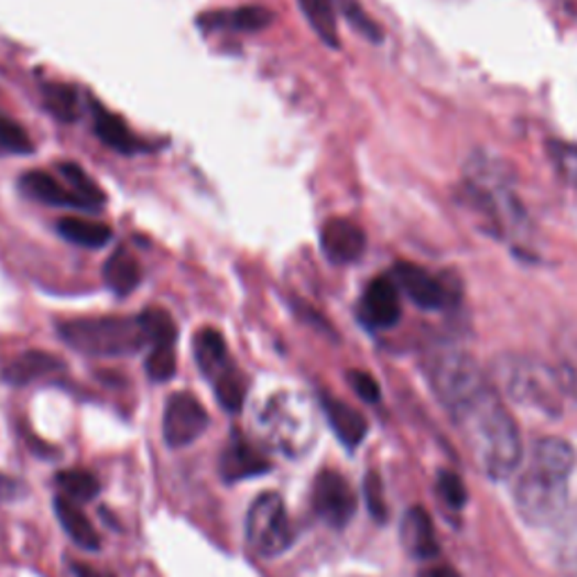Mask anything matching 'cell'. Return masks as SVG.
<instances>
[{
  "label": "cell",
  "instance_id": "cell-22",
  "mask_svg": "<svg viewBox=\"0 0 577 577\" xmlns=\"http://www.w3.org/2000/svg\"><path fill=\"white\" fill-rule=\"evenodd\" d=\"M195 359L202 368V372L210 379H215L221 370L228 368V348L224 336L213 329V327H204L197 331L195 336Z\"/></svg>",
  "mask_w": 577,
  "mask_h": 577
},
{
  "label": "cell",
  "instance_id": "cell-37",
  "mask_svg": "<svg viewBox=\"0 0 577 577\" xmlns=\"http://www.w3.org/2000/svg\"><path fill=\"white\" fill-rule=\"evenodd\" d=\"M73 573H75V577H113V575H107V573L92 568V566H86V564H73Z\"/></svg>",
  "mask_w": 577,
  "mask_h": 577
},
{
  "label": "cell",
  "instance_id": "cell-14",
  "mask_svg": "<svg viewBox=\"0 0 577 577\" xmlns=\"http://www.w3.org/2000/svg\"><path fill=\"white\" fill-rule=\"evenodd\" d=\"M219 469L228 483H235V480H244V478L266 473L271 469V462L249 440L232 436V440L221 451Z\"/></svg>",
  "mask_w": 577,
  "mask_h": 577
},
{
  "label": "cell",
  "instance_id": "cell-30",
  "mask_svg": "<svg viewBox=\"0 0 577 577\" xmlns=\"http://www.w3.org/2000/svg\"><path fill=\"white\" fill-rule=\"evenodd\" d=\"M546 154L555 167V172L577 189V144L566 140H548Z\"/></svg>",
  "mask_w": 577,
  "mask_h": 577
},
{
  "label": "cell",
  "instance_id": "cell-10",
  "mask_svg": "<svg viewBox=\"0 0 577 577\" xmlns=\"http://www.w3.org/2000/svg\"><path fill=\"white\" fill-rule=\"evenodd\" d=\"M393 280L400 292L424 312H440L451 303V292L445 286V282L424 266L398 262L393 269Z\"/></svg>",
  "mask_w": 577,
  "mask_h": 577
},
{
  "label": "cell",
  "instance_id": "cell-16",
  "mask_svg": "<svg viewBox=\"0 0 577 577\" xmlns=\"http://www.w3.org/2000/svg\"><path fill=\"white\" fill-rule=\"evenodd\" d=\"M323 409H325V415L329 420V426L334 428V433L339 436V440L346 447L352 449L366 438L368 422L357 409H352L350 404L336 400V398H325Z\"/></svg>",
  "mask_w": 577,
  "mask_h": 577
},
{
  "label": "cell",
  "instance_id": "cell-19",
  "mask_svg": "<svg viewBox=\"0 0 577 577\" xmlns=\"http://www.w3.org/2000/svg\"><path fill=\"white\" fill-rule=\"evenodd\" d=\"M59 370H64L62 359H57L55 355L41 352V350H30V352H23L21 357H17L6 368L3 377H6V381L17 383V387H23V383L36 381L45 374H53V372H59Z\"/></svg>",
  "mask_w": 577,
  "mask_h": 577
},
{
  "label": "cell",
  "instance_id": "cell-25",
  "mask_svg": "<svg viewBox=\"0 0 577 577\" xmlns=\"http://www.w3.org/2000/svg\"><path fill=\"white\" fill-rule=\"evenodd\" d=\"M138 320L144 329V336H148V344L152 346H174L176 344L178 329H176L174 318L165 309L150 307L138 316Z\"/></svg>",
  "mask_w": 577,
  "mask_h": 577
},
{
  "label": "cell",
  "instance_id": "cell-21",
  "mask_svg": "<svg viewBox=\"0 0 577 577\" xmlns=\"http://www.w3.org/2000/svg\"><path fill=\"white\" fill-rule=\"evenodd\" d=\"M57 230L68 242L84 249H102L111 242V228L100 221H88L81 217H64L57 221Z\"/></svg>",
  "mask_w": 577,
  "mask_h": 577
},
{
  "label": "cell",
  "instance_id": "cell-24",
  "mask_svg": "<svg viewBox=\"0 0 577 577\" xmlns=\"http://www.w3.org/2000/svg\"><path fill=\"white\" fill-rule=\"evenodd\" d=\"M59 172L66 178V185L88 206V210H98V208L105 206L107 197H105L102 187L95 183L79 165L64 163V165H59Z\"/></svg>",
  "mask_w": 577,
  "mask_h": 577
},
{
  "label": "cell",
  "instance_id": "cell-29",
  "mask_svg": "<svg viewBox=\"0 0 577 577\" xmlns=\"http://www.w3.org/2000/svg\"><path fill=\"white\" fill-rule=\"evenodd\" d=\"M273 21V14L266 8H239L230 14H215L206 17L208 25H230L232 30H242V32H258L269 28Z\"/></svg>",
  "mask_w": 577,
  "mask_h": 577
},
{
  "label": "cell",
  "instance_id": "cell-32",
  "mask_svg": "<svg viewBox=\"0 0 577 577\" xmlns=\"http://www.w3.org/2000/svg\"><path fill=\"white\" fill-rule=\"evenodd\" d=\"M336 8L344 12V17L348 19V23L368 41L372 43H381L383 41V32L381 28L363 12V8L357 3V0H334Z\"/></svg>",
  "mask_w": 577,
  "mask_h": 577
},
{
  "label": "cell",
  "instance_id": "cell-8",
  "mask_svg": "<svg viewBox=\"0 0 577 577\" xmlns=\"http://www.w3.org/2000/svg\"><path fill=\"white\" fill-rule=\"evenodd\" d=\"M210 417L204 404L192 393L170 395L163 411V438L172 449H183L199 440L208 428Z\"/></svg>",
  "mask_w": 577,
  "mask_h": 577
},
{
  "label": "cell",
  "instance_id": "cell-4",
  "mask_svg": "<svg viewBox=\"0 0 577 577\" xmlns=\"http://www.w3.org/2000/svg\"><path fill=\"white\" fill-rule=\"evenodd\" d=\"M59 334L73 350L88 357H127L148 346L140 320L124 316L66 320Z\"/></svg>",
  "mask_w": 577,
  "mask_h": 577
},
{
  "label": "cell",
  "instance_id": "cell-27",
  "mask_svg": "<svg viewBox=\"0 0 577 577\" xmlns=\"http://www.w3.org/2000/svg\"><path fill=\"white\" fill-rule=\"evenodd\" d=\"M57 486L66 492V497L75 503L92 501L100 492V483L90 471L86 469H64L57 473Z\"/></svg>",
  "mask_w": 577,
  "mask_h": 577
},
{
  "label": "cell",
  "instance_id": "cell-3",
  "mask_svg": "<svg viewBox=\"0 0 577 577\" xmlns=\"http://www.w3.org/2000/svg\"><path fill=\"white\" fill-rule=\"evenodd\" d=\"M575 467V449L562 438L535 443L523 473L516 480L514 503L533 525L555 523L568 503V478Z\"/></svg>",
  "mask_w": 577,
  "mask_h": 577
},
{
  "label": "cell",
  "instance_id": "cell-13",
  "mask_svg": "<svg viewBox=\"0 0 577 577\" xmlns=\"http://www.w3.org/2000/svg\"><path fill=\"white\" fill-rule=\"evenodd\" d=\"M400 540L404 551L420 562H428L433 557H438L440 546L436 537V527L431 523V516L426 514L424 508L415 505L411 508L400 525Z\"/></svg>",
  "mask_w": 577,
  "mask_h": 577
},
{
  "label": "cell",
  "instance_id": "cell-34",
  "mask_svg": "<svg viewBox=\"0 0 577 577\" xmlns=\"http://www.w3.org/2000/svg\"><path fill=\"white\" fill-rule=\"evenodd\" d=\"M438 492L445 499V503L451 508H462V503L467 501V490L456 473H440Z\"/></svg>",
  "mask_w": 577,
  "mask_h": 577
},
{
  "label": "cell",
  "instance_id": "cell-20",
  "mask_svg": "<svg viewBox=\"0 0 577 577\" xmlns=\"http://www.w3.org/2000/svg\"><path fill=\"white\" fill-rule=\"evenodd\" d=\"M102 275H105V282L113 294L129 296L133 288H138L142 271H140V262L127 249H118L107 260Z\"/></svg>",
  "mask_w": 577,
  "mask_h": 577
},
{
  "label": "cell",
  "instance_id": "cell-31",
  "mask_svg": "<svg viewBox=\"0 0 577 577\" xmlns=\"http://www.w3.org/2000/svg\"><path fill=\"white\" fill-rule=\"evenodd\" d=\"M32 150H34V144L28 131L12 118L0 113V156L3 154L25 156V154H32Z\"/></svg>",
  "mask_w": 577,
  "mask_h": 577
},
{
  "label": "cell",
  "instance_id": "cell-5",
  "mask_svg": "<svg viewBox=\"0 0 577 577\" xmlns=\"http://www.w3.org/2000/svg\"><path fill=\"white\" fill-rule=\"evenodd\" d=\"M260 436L286 456L307 454L316 438L318 424L309 404L296 395H275L258 420Z\"/></svg>",
  "mask_w": 577,
  "mask_h": 577
},
{
  "label": "cell",
  "instance_id": "cell-6",
  "mask_svg": "<svg viewBox=\"0 0 577 577\" xmlns=\"http://www.w3.org/2000/svg\"><path fill=\"white\" fill-rule=\"evenodd\" d=\"M499 377L512 400L551 413L562 411L568 377L557 368L527 357H508L499 361Z\"/></svg>",
  "mask_w": 577,
  "mask_h": 577
},
{
  "label": "cell",
  "instance_id": "cell-36",
  "mask_svg": "<svg viewBox=\"0 0 577 577\" xmlns=\"http://www.w3.org/2000/svg\"><path fill=\"white\" fill-rule=\"evenodd\" d=\"M366 497H368V505H370L372 514L374 516H383L387 508H383V501H381V486H379L377 476H368L366 478Z\"/></svg>",
  "mask_w": 577,
  "mask_h": 577
},
{
  "label": "cell",
  "instance_id": "cell-17",
  "mask_svg": "<svg viewBox=\"0 0 577 577\" xmlns=\"http://www.w3.org/2000/svg\"><path fill=\"white\" fill-rule=\"evenodd\" d=\"M92 124H95V133H98V138L107 144V148L122 154H135L140 150V140L131 133L127 122L120 116L107 111L98 102H92Z\"/></svg>",
  "mask_w": 577,
  "mask_h": 577
},
{
  "label": "cell",
  "instance_id": "cell-11",
  "mask_svg": "<svg viewBox=\"0 0 577 577\" xmlns=\"http://www.w3.org/2000/svg\"><path fill=\"white\" fill-rule=\"evenodd\" d=\"M400 288L391 275L374 277L359 303V318L370 329H391L400 323L402 298Z\"/></svg>",
  "mask_w": 577,
  "mask_h": 577
},
{
  "label": "cell",
  "instance_id": "cell-33",
  "mask_svg": "<svg viewBox=\"0 0 577 577\" xmlns=\"http://www.w3.org/2000/svg\"><path fill=\"white\" fill-rule=\"evenodd\" d=\"M144 370L154 381H167L176 372V352L174 346H152V352L144 361Z\"/></svg>",
  "mask_w": 577,
  "mask_h": 577
},
{
  "label": "cell",
  "instance_id": "cell-1",
  "mask_svg": "<svg viewBox=\"0 0 577 577\" xmlns=\"http://www.w3.org/2000/svg\"><path fill=\"white\" fill-rule=\"evenodd\" d=\"M426 374L473 467L494 480L512 476L523 451L519 428L486 370L467 352L443 350L428 359Z\"/></svg>",
  "mask_w": 577,
  "mask_h": 577
},
{
  "label": "cell",
  "instance_id": "cell-28",
  "mask_svg": "<svg viewBox=\"0 0 577 577\" xmlns=\"http://www.w3.org/2000/svg\"><path fill=\"white\" fill-rule=\"evenodd\" d=\"M213 383H215V395H217L221 409H226L230 413H237L239 409H242L244 398H247V383H244L242 374H239L232 366L221 370L213 379Z\"/></svg>",
  "mask_w": 577,
  "mask_h": 577
},
{
  "label": "cell",
  "instance_id": "cell-26",
  "mask_svg": "<svg viewBox=\"0 0 577 577\" xmlns=\"http://www.w3.org/2000/svg\"><path fill=\"white\" fill-rule=\"evenodd\" d=\"M43 98L45 109L62 122H73L79 116L77 90L68 84H45Z\"/></svg>",
  "mask_w": 577,
  "mask_h": 577
},
{
  "label": "cell",
  "instance_id": "cell-7",
  "mask_svg": "<svg viewBox=\"0 0 577 577\" xmlns=\"http://www.w3.org/2000/svg\"><path fill=\"white\" fill-rule=\"evenodd\" d=\"M247 540L262 557H277L294 544L292 519H288L284 501L275 492L258 497L249 508Z\"/></svg>",
  "mask_w": 577,
  "mask_h": 577
},
{
  "label": "cell",
  "instance_id": "cell-35",
  "mask_svg": "<svg viewBox=\"0 0 577 577\" xmlns=\"http://www.w3.org/2000/svg\"><path fill=\"white\" fill-rule=\"evenodd\" d=\"M348 381H350V387L355 389V393H357L363 402H370V404L379 402V395H381L379 383H377L368 372H363V370H350V372H348Z\"/></svg>",
  "mask_w": 577,
  "mask_h": 577
},
{
  "label": "cell",
  "instance_id": "cell-15",
  "mask_svg": "<svg viewBox=\"0 0 577 577\" xmlns=\"http://www.w3.org/2000/svg\"><path fill=\"white\" fill-rule=\"evenodd\" d=\"M21 189L25 192L28 197L47 204V206H64V208H84L88 210V206L75 195V192L59 183L53 174L41 172V170H32L28 174L21 176Z\"/></svg>",
  "mask_w": 577,
  "mask_h": 577
},
{
  "label": "cell",
  "instance_id": "cell-23",
  "mask_svg": "<svg viewBox=\"0 0 577 577\" xmlns=\"http://www.w3.org/2000/svg\"><path fill=\"white\" fill-rule=\"evenodd\" d=\"M298 6L316 32V36L327 45V47H339L341 36H339V23H336V3L334 0H298Z\"/></svg>",
  "mask_w": 577,
  "mask_h": 577
},
{
  "label": "cell",
  "instance_id": "cell-12",
  "mask_svg": "<svg viewBox=\"0 0 577 577\" xmlns=\"http://www.w3.org/2000/svg\"><path fill=\"white\" fill-rule=\"evenodd\" d=\"M366 247L363 228L350 219L334 217L320 228V249L331 264H355L363 258Z\"/></svg>",
  "mask_w": 577,
  "mask_h": 577
},
{
  "label": "cell",
  "instance_id": "cell-18",
  "mask_svg": "<svg viewBox=\"0 0 577 577\" xmlns=\"http://www.w3.org/2000/svg\"><path fill=\"white\" fill-rule=\"evenodd\" d=\"M55 514L66 531V535L81 546L84 551H98L100 548V535L95 531L90 519L84 514V510L70 501L68 497H57L55 499Z\"/></svg>",
  "mask_w": 577,
  "mask_h": 577
},
{
  "label": "cell",
  "instance_id": "cell-38",
  "mask_svg": "<svg viewBox=\"0 0 577 577\" xmlns=\"http://www.w3.org/2000/svg\"><path fill=\"white\" fill-rule=\"evenodd\" d=\"M422 577H458V573L449 566H433L422 573Z\"/></svg>",
  "mask_w": 577,
  "mask_h": 577
},
{
  "label": "cell",
  "instance_id": "cell-9",
  "mask_svg": "<svg viewBox=\"0 0 577 577\" xmlns=\"http://www.w3.org/2000/svg\"><path fill=\"white\" fill-rule=\"evenodd\" d=\"M312 503L316 514L334 527H344L357 512V494L352 492L348 480L334 469H323L316 476Z\"/></svg>",
  "mask_w": 577,
  "mask_h": 577
},
{
  "label": "cell",
  "instance_id": "cell-2",
  "mask_svg": "<svg viewBox=\"0 0 577 577\" xmlns=\"http://www.w3.org/2000/svg\"><path fill=\"white\" fill-rule=\"evenodd\" d=\"M462 197L467 208L499 239H525L531 221L516 197L514 174L490 154H473L462 174Z\"/></svg>",
  "mask_w": 577,
  "mask_h": 577
}]
</instances>
